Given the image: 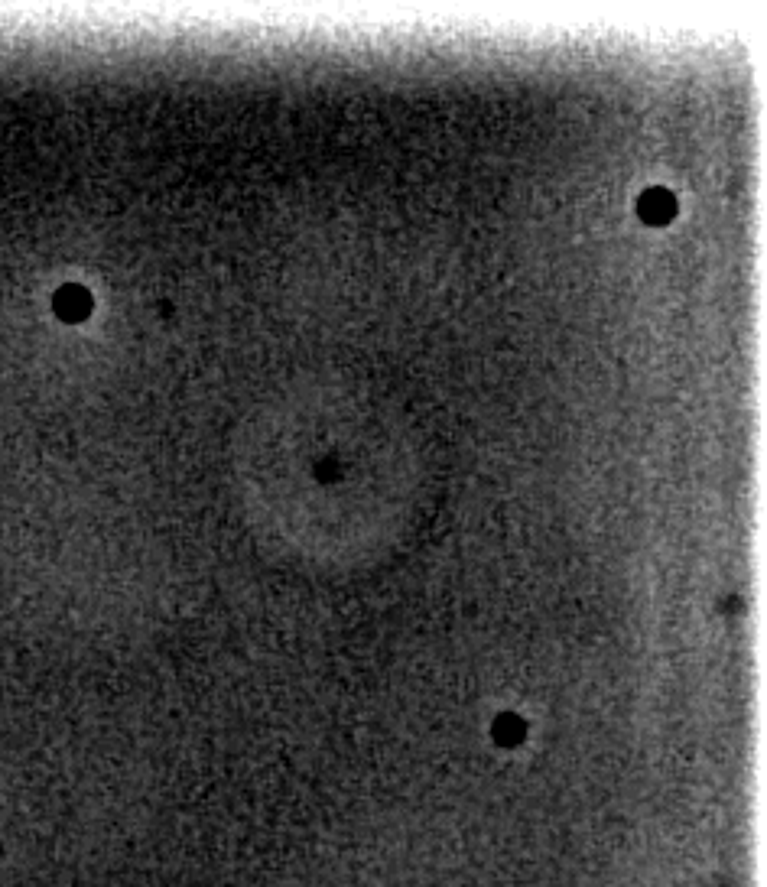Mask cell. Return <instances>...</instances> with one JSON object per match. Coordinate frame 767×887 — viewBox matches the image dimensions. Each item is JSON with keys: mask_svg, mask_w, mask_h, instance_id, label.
I'll return each instance as SVG.
<instances>
[{"mask_svg": "<svg viewBox=\"0 0 767 887\" xmlns=\"http://www.w3.org/2000/svg\"><path fill=\"white\" fill-rule=\"evenodd\" d=\"M637 215L647 225H670L676 215V199L667 189H647L637 202Z\"/></svg>", "mask_w": 767, "mask_h": 887, "instance_id": "1", "label": "cell"}, {"mask_svg": "<svg viewBox=\"0 0 767 887\" xmlns=\"http://www.w3.org/2000/svg\"><path fill=\"white\" fill-rule=\"evenodd\" d=\"M56 309H59V316H62V319L78 322V319H85V316H88L91 296L82 290V286H62L59 296H56Z\"/></svg>", "mask_w": 767, "mask_h": 887, "instance_id": "2", "label": "cell"}]
</instances>
